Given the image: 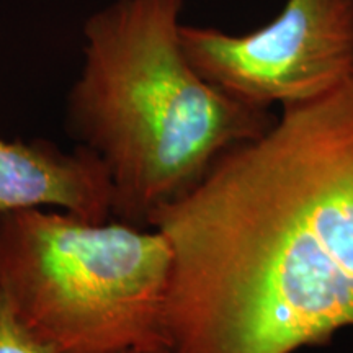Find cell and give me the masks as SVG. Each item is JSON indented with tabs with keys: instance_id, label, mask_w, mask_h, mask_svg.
Returning a JSON list of instances; mask_svg holds the SVG:
<instances>
[{
	"instance_id": "6da1fadb",
	"label": "cell",
	"mask_w": 353,
	"mask_h": 353,
	"mask_svg": "<svg viewBox=\"0 0 353 353\" xmlns=\"http://www.w3.org/2000/svg\"><path fill=\"white\" fill-rule=\"evenodd\" d=\"M151 228L170 353H294L353 325V79L281 107Z\"/></svg>"
},
{
	"instance_id": "7a4b0ae2",
	"label": "cell",
	"mask_w": 353,
	"mask_h": 353,
	"mask_svg": "<svg viewBox=\"0 0 353 353\" xmlns=\"http://www.w3.org/2000/svg\"><path fill=\"white\" fill-rule=\"evenodd\" d=\"M185 0H113L83 25V65L69 92L70 136L100 159L112 214L151 228L234 144L275 118L206 82L185 54Z\"/></svg>"
},
{
	"instance_id": "3957f363",
	"label": "cell",
	"mask_w": 353,
	"mask_h": 353,
	"mask_svg": "<svg viewBox=\"0 0 353 353\" xmlns=\"http://www.w3.org/2000/svg\"><path fill=\"white\" fill-rule=\"evenodd\" d=\"M170 267L157 229L64 210L0 213V294L57 353H170Z\"/></svg>"
},
{
	"instance_id": "277c9868",
	"label": "cell",
	"mask_w": 353,
	"mask_h": 353,
	"mask_svg": "<svg viewBox=\"0 0 353 353\" xmlns=\"http://www.w3.org/2000/svg\"><path fill=\"white\" fill-rule=\"evenodd\" d=\"M180 38L206 82L255 108L314 100L353 79V0H286L250 33L182 25Z\"/></svg>"
},
{
	"instance_id": "5b68a950",
	"label": "cell",
	"mask_w": 353,
	"mask_h": 353,
	"mask_svg": "<svg viewBox=\"0 0 353 353\" xmlns=\"http://www.w3.org/2000/svg\"><path fill=\"white\" fill-rule=\"evenodd\" d=\"M41 206H56L94 223L108 221L112 183L107 169L83 145L64 152L46 141L0 138V213Z\"/></svg>"
},
{
	"instance_id": "8992f818",
	"label": "cell",
	"mask_w": 353,
	"mask_h": 353,
	"mask_svg": "<svg viewBox=\"0 0 353 353\" xmlns=\"http://www.w3.org/2000/svg\"><path fill=\"white\" fill-rule=\"evenodd\" d=\"M0 353H57L21 324L2 294H0Z\"/></svg>"
}]
</instances>
